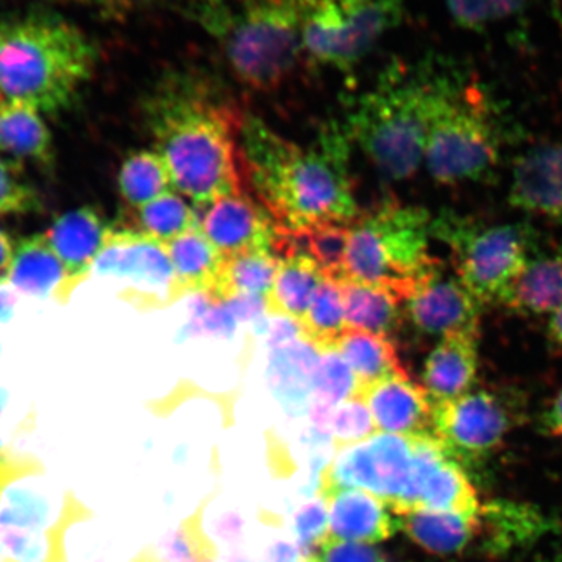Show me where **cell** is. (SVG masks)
<instances>
[{
  "mask_svg": "<svg viewBox=\"0 0 562 562\" xmlns=\"http://www.w3.org/2000/svg\"><path fill=\"white\" fill-rule=\"evenodd\" d=\"M535 0H443L452 20L462 29L482 31L527 9Z\"/></svg>",
  "mask_w": 562,
  "mask_h": 562,
  "instance_id": "37",
  "label": "cell"
},
{
  "mask_svg": "<svg viewBox=\"0 0 562 562\" xmlns=\"http://www.w3.org/2000/svg\"><path fill=\"white\" fill-rule=\"evenodd\" d=\"M547 338H549L550 342L554 344V346L561 347L562 349V305L550 314L549 324H547Z\"/></svg>",
  "mask_w": 562,
  "mask_h": 562,
  "instance_id": "45",
  "label": "cell"
},
{
  "mask_svg": "<svg viewBox=\"0 0 562 562\" xmlns=\"http://www.w3.org/2000/svg\"><path fill=\"white\" fill-rule=\"evenodd\" d=\"M335 351L341 355L353 372L355 391L391 376L406 375L397 346L387 336L347 328L336 344Z\"/></svg>",
  "mask_w": 562,
  "mask_h": 562,
  "instance_id": "26",
  "label": "cell"
},
{
  "mask_svg": "<svg viewBox=\"0 0 562 562\" xmlns=\"http://www.w3.org/2000/svg\"><path fill=\"white\" fill-rule=\"evenodd\" d=\"M543 430L562 441V387L542 414Z\"/></svg>",
  "mask_w": 562,
  "mask_h": 562,
  "instance_id": "42",
  "label": "cell"
},
{
  "mask_svg": "<svg viewBox=\"0 0 562 562\" xmlns=\"http://www.w3.org/2000/svg\"><path fill=\"white\" fill-rule=\"evenodd\" d=\"M35 462L20 460V458L10 457V454L0 452V495L10 486L11 483L18 482L27 473L35 472Z\"/></svg>",
  "mask_w": 562,
  "mask_h": 562,
  "instance_id": "41",
  "label": "cell"
},
{
  "mask_svg": "<svg viewBox=\"0 0 562 562\" xmlns=\"http://www.w3.org/2000/svg\"><path fill=\"white\" fill-rule=\"evenodd\" d=\"M406 0H310L303 54L327 68L350 70L401 25Z\"/></svg>",
  "mask_w": 562,
  "mask_h": 562,
  "instance_id": "9",
  "label": "cell"
},
{
  "mask_svg": "<svg viewBox=\"0 0 562 562\" xmlns=\"http://www.w3.org/2000/svg\"><path fill=\"white\" fill-rule=\"evenodd\" d=\"M480 522L482 531L476 547L490 557H503L531 546L558 527L553 517L538 506L505 498L482 503Z\"/></svg>",
  "mask_w": 562,
  "mask_h": 562,
  "instance_id": "18",
  "label": "cell"
},
{
  "mask_svg": "<svg viewBox=\"0 0 562 562\" xmlns=\"http://www.w3.org/2000/svg\"><path fill=\"white\" fill-rule=\"evenodd\" d=\"M508 201L525 213L562 221V139L541 144L517 158Z\"/></svg>",
  "mask_w": 562,
  "mask_h": 562,
  "instance_id": "14",
  "label": "cell"
},
{
  "mask_svg": "<svg viewBox=\"0 0 562 562\" xmlns=\"http://www.w3.org/2000/svg\"><path fill=\"white\" fill-rule=\"evenodd\" d=\"M7 562H10V561H7Z\"/></svg>",
  "mask_w": 562,
  "mask_h": 562,
  "instance_id": "47",
  "label": "cell"
},
{
  "mask_svg": "<svg viewBox=\"0 0 562 562\" xmlns=\"http://www.w3.org/2000/svg\"><path fill=\"white\" fill-rule=\"evenodd\" d=\"M24 173V165L0 154V217L43 211V199Z\"/></svg>",
  "mask_w": 562,
  "mask_h": 562,
  "instance_id": "35",
  "label": "cell"
},
{
  "mask_svg": "<svg viewBox=\"0 0 562 562\" xmlns=\"http://www.w3.org/2000/svg\"><path fill=\"white\" fill-rule=\"evenodd\" d=\"M398 528L428 553L450 557L476 546L482 531L476 513L431 512L414 508L397 514Z\"/></svg>",
  "mask_w": 562,
  "mask_h": 562,
  "instance_id": "21",
  "label": "cell"
},
{
  "mask_svg": "<svg viewBox=\"0 0 562 562\" xmlns=\"http://www.w3.org/2000/svg\"><path fill=\"white\" fill-rule=\"evenodd\" d=\"M310 0H183L181 14L220 47L244 87L273 91L303 55Z\"/></svg>",
  "mask_w": 562,
  "mask_h": 562,
  "instance_id": "5",
  "label": "cell"
},
{
  "mask_svg": "<svg viewBox=\"0 0 562 562\" xmlns=\"http://www.w3.org/2000/svg\"><path fill=\"white\" fill-rule=\"evenodd\" d=\"M58 5L76 7L106 22H127L160 9L166 0H47Z\"/></svg>",
  "mask_w": 562,
  "mask_h": 562,
  "instance_id": "38",
  "label": "cell"
},
{
  "mask_svg": "<svg viewBox=\"0 0 562 562\" xmlns=\"http://www.w3.org/2000/svg\"><path fill=\"white\" fill-rule=\"evenodd\" d=\"M324 281L316 262L305 255L280 260L279 272L266 295V312L301 324Z\"/></svg>",
  "mask_w": 562,
  "mask_h": 562,
  "instance_id": "28",
  "label": "cell"
},
{
  "mask_svg": "<svg viewBox=\"0 0 562 562\" xmlns=\"http://www.w3.org/2000/svg\"><path fill=\"white\" fill-rule=\"evenodd\" d=\"M166 247L173 269V301L184 294H199L213 301L225 257L201 227L184 233Z\"/></svg>",
  "mask_w": 562,
  "mask_h": 562,
  "instance_id": "22",
  "label": "cell"
},
{
  "mask_svg": "<svg viewBox=\"0 0 562 562\" xmlns=\"http://www.w3.org/2000/svg\"><path fill=\"white\" fill-rule=\"evenodd\" d=\"M347 328L392 338L405 322L403 302L397 295L373 284L339 281Z\"/></svg>",
  "mask_w": 562,
  "mask_h": 562,
  "instance_id": "27",
  "label": "cell"
},
{
  "mask_svg": "<svg viewBox=\"0 0 562 562\" xmlns=\"http://www.w3.org/2000/svg\"><path fill=\"white\" fill-rule=\"evenodd\" d=\"M480 369V328L439 338L424 362L422 386L432 405L453 401L472 391Z\"/></svg>",
  "mask_w": 562,
  "mask_h": 562,
  "instance_id": "17",
  "label": "cell"
},
{
  "mask_svg": "<svg viewBox=\"0 0 562 562\" xmlns=\"http://www.w3.org/2000/svg\"><path fill=\"white\" fill-rule=\"evenodd\" d=\"M139 109L172 188L199 213L244 192L239 143L247 113L220 77L198 66L168 69Z\"/></svg>",
  "mask_w": 562,
  "mask_h": 562,
  "instance_id": "1",
  "label": "cell"
},
{
  "mask_svg": "<svg viewBox=\"0 0 562 562\" xmlns=\"http://www.w3.org/2000/svg\"><path fill=\"white\" fill-rule=\"evenodd\" d=\"M0 154L52 171L57 162L54 135L44 114L29 103L0 99Z\"/></svg>",
  "mask_w": 562,
  "mask_h": 562,
  "instance_id": "20",
  "label": "cell"
},
{
  "mask_svg": "<svg viewBox=\"0 0 562 562\" xmlns=\"http://www.w3.org/2000/svg\"><path fill=\"white\" fill-rule=\"evenodd\" d=\"M431 236L452 251L454 276L483 306L501 305L538 255L535 232L525 224L483 225L441 213L432 217Z\"/></svg>",
  "mask_w": 562,
  "mask_h": 562,
  "instance_id": "8",
  "label": "cell"
},
{
  "mask_svg": "<svg viewBox=\"0 0 562 562\" xmlns=\"http://www.w3.org/2000/svg\"><path fill=\"white\" fill-rule=\"evenodd\" d=\"M501 131L487 91L460 66L441 60L424 161L441 184L490 177L501 161Z\"/></svg>",
  "mask_w": 562,
  "mask_h": 562,
  "instance_id": "6",
  "label": "cell"
},
{
  "mask_svg": "<svg viewBox=\"0 0 562 562\" xmlns=\"http://www.w3.org/2000/svg\"><path fill=\"white\" fill-rule=\"evenodd\" d=\"M98 61L90 36L60 14L27 11L0 20V99L58 116L79 101Z\"/></svg>",
  "mask_w": 562,
  "mask_h": 562,
  "instance_id": "3",
  "label": "cell"
},
{
  "mask_svg": "<svg viewBox=\"0 0 562 562\" xmlns=\"http://www.w3.org/2000/svg\"><path fill=\"white\" fill-rule=\"evenodd\" d=\"M14 247H16V244H14L10 233L5 228L0 227V277H5L7 272H9L11 260H13Z\"/></svg>",
  "mask_w": 562,
  "mask_h": 562,
  "instance_id": "44",
  "label": "cell"
},
{
  "mask_svg": "<svg viewBox=\"0 0 562 562\" xmlns=\"http://www.w3.org/2000/svg\"><path fill=\"white\" fill-rule=\"evenodd\" d=\"M111 227L113 225H109L101 211L92 205H83L66 211L46 232L66 269L65 297L94 271L95 261L109 241Z\"/></svg>",
  "mask_w": 562,
  "mask_h": 562,
  "instance_id": "15",
  "label": "cell"
},
{
  "mask_svg": "<svg viewBox=\"0 0 562 562\" xmlns=\"http://www.w3.org/2000/svg\"><path fill=\"white\" fill-rule=\"evenodd\" d=\"M539 562H562V550L561 552H554L552 554H547V557H542Z\"/></svg>",
  "mask_w": 562,
  "mask_h": 562,
  "instance_id": "46",
  "label": "cell"
},
{
  "mask_svg": "<svg viewBox=\"0 0 562 562\" xmlns=\"http://www.w3.org/2000/svg\"><path fill=\"white\" fill-rule=\"evenodd\" d=\"M117 188L128 210H138L171 191V173L157 151H133L122 161Z\"/></svg>",
  "mask_w": 562,
  "mask_h": 562,
  "instance_id": "31",
  "label": "cell"
},
{
  "mask_svg": "<svg viewBox=\"0 0 562 562\" xmlns=\"http://www.w3.org/2000/svg\"><path fill=\"white\" fill-rule=\"evenodd\" d=\"M94 272L165 288L169 301H173V269L168 247L131 228L111 227L109 241L95 261Z\"/></svg>",
  "mask_w": 562,
  "mask_h": 562,
  "instance_id": "16",
  "label": "cell"
},
{
  "mask_svg": "<svg viewBox=\"0 0 562 562\" xmlns=\"http://www.w3.org/2000/svg\"><path fill=\"white\" fill-rule=\"evenodd\" d=\"M562 305V244L538 254L520 279L506 292L503 308L520 316L552 314Z\"/></svg>",
  "mask_w": 562,
  "mask_h": 562,
  "instance_id": "25",
  "label": "cell"
},
{
  "mask_svg": "<svg viewBox=\"0 0 562 562\" xmlns=\"http://www.w3.org/2000/svg\"><path fill=\"white\" fill-rule=\"evenodd\" d=\"M7 280L20 294L47 299L58 291L61 299L66 286V269L46 233L24 236L14 247Z\"/></svg>",
  "mask_w": 562,
  "mask_h": 562,
  "instance_id": "23",
  "label": "cell"
},
{
  "mask_svg": "<svg viewBox=\"0 0 562 562\" xmlns=\"http://www.w3.org/2000/svg\"><path fill=\"white\" fill-rule=\"evenodd\" d=\"M355 391V376L349 364L335 350L321 353L314 379L313 405L335 408L349 401Z\"/></svg>",
  "mask_w": 562,
  "mask_h": 562,
  "instance_id": "36",
  "label": "cell"
},
{
  "mask_svg": "<svg viewBox=\"0 0 562 562\" xmlns=\"http://www.w3.org/2000/svg\"><path fill=\"white\" fill-rule=\"evenodd\" d=\"M321 353L301 338L273 347L269 364V383L288 412L302 414L314 392Z\"/></svg>",
  "mask_w": 562,
  "mask_h": 562,
  "instance_id": "24",
  "label": "cell"
},
{
  "mask_svg": "<svg viewBox=\"0 0 562 562\" xmlns=\"http://www.w3.org/2000/svg\"><path fill=\"white\" fill-rule=\"evenodd\" d=\"M305 558L306 562H390L375 546L342 541L331 535L322 539Z\"/></svg>",
  "mask_w": 562,
  "mask_h": 562,
  "instance_id": "39",
  "label": "cell"
},
{
  "mask_svg": "<svg viewBox=\"0 0 562 562\" xmlns=\"http://www.w3.org/2000/svg\"><path fill=\"white\" fill-rule=\"evenodd\" d=\"M299 328H301L303 339L312 344L319 353L335 350L336 344L347 331L342 291L339 283L325 279L322 281L308 312L299 324Z\"/></svg>",
  "mask_w": 562,
  "mask_h": 562,
  "instance_id": "32",
  "label": "cell"
},
{
  "mask_svg": "<svg viewBox=\"0 0 562 562\" xmlns=\"http://www.w3.org/2000/svg\"><path fill=\"white\" fill-rule=\"evenodd\" d=\"M312 417L317 428L333 436L338 450L366 441L379 432L369 409L353 398L335 408L313 405Z\"/></svg>",
  "mask_w": 562,
  "mask_h": 562,
  "instance_id": "33",
  "label": "cell"
},
{
  "mask_svg": "<svg viewBox=\"0 0 562 562\" xmlns=\"http://www.w3.org/2000/svg\"><path fill=\"white\" fill-rule=\"evenodd\" d=\"M350 225L324 224L303 232L305 255L316 262L325 280L336 281V283L344 280Z\"/></svg>",
  "mask_w": 562,
  "mask_h": 562,
  "instance_id": "34",
  "label": "cell"
},
{
  "mask_svg": "<svg viewBox=\"0 0 562 562\" xmlns=\"http://www.w3.org/2000/svg\"><path fill=\"white\" fill-rule=\"evenodd\" d=\"M371 413L379 432L401 436L432 435V402L422 384L406 375L391 376L351 395Z\"/></svg>",
  "mask_w": 562,
  "mask_h": 562,
  "instance_id": "13",
  "label": "cell"
},
{
  "mask_svg": "<svg viewBox=\"0 0 562 562\" xmlns=\"http://www.w3.org/2000/svg\"><path fill=\"white\" fill-rule=\"evenodd\" d=\"M484 306L465 290L457 276L442 268L403 303L405 321L422 335L442 336L480 328Z\"/></svg>",
  "mask_w": 562,
  "mask_h": 562,
  "instance_id": "12",
  "label": "cell"
},
{
  "mask_svg": "<svg viewBox=\"0 0 562 562\" xmlns=\"http://www.w3.org/2000/svg\"><path fill=\"white\" fill-rule=\"evenodd\" d=\"M441 60L392 63L349 103L344 128L386 181H405L419 171Z\"/></svg>",
  "mask_w": 562,
  "mask_h": 562,
  "instance_id": "4",
  "label": "cell"
},
{
  "mask_svg": "<svg viewBox=\"0 0 562 562\" xmlns=\"http://www.w3.org/2000/svg\"><path fill=\"white\" fill-rule=\"evenodd\" d=\"M239 150L244 183L281 231L350 225L360 217L350 177V138L339 122L325 124L316 140L302 147L247 114Z\"/></svg>",
  "mask_w": 562,
  "mask_h": 562,
  "instance_id": "2",
  "label": "cell"
},
{
  "mask_svg": "<svg viewBox=\"0 0 562 562\" xmlns=\"http://www.w3.org/2000/svg\"><path fill=\"white\" fill-rule=\"evenodd\" d=\"M279 268L280 258L269 251L225 258L213 302L227 303L238 295H260L266 299Z\"/></svg>",
  "mask_w": 562,
  "mask_h": 562,
  "instance_id": "30",
  "label": "cell"
},
{
  "mask_svg": "<svg viewBox=\"0 0 562 562\" xmlns=\"http://www.w3.org/2000/svg\"><path fill=\"white\" fill-rule=\"evenodd\" d=\"M201 231L225 258L255 251L273 254L276 224L250 192L227 195L210 205L202 213Z\"/></svg>",
  "mask_w": 562,
  "mask_h": 562,
  "instance_id": "11",
  "label": "cell"
},
{
  "mask_svg": "<svg viewBox=\"0 0 562 562\" xmlns=\"http://www.w3.org/2000/svg\"><path fill=\"white\" fill-rule=\"evenodd\" d=\"M295 528H297L299 539H301L302 553L308 554L322 539L330 535L327 506L322 502L306 505L297 514Z\"/></svg>",
  "mask_w": 562,
  "mask_h": 562,
  "instance_id": "40",
  "label": "cell"
},
{
  "mask_svg": "<svg viewBox=\"0 0 562 562\" xmlns=\"http://www.w3.org/2000/svg\"><path fill=\"white\" fill-rule=\"evenodd\" d=\"M431 221L427 210L395 201L361 213L350 225L344 280L373 284L408 301L442 268L430 251Z\"/></svg>",
  "mask_w": 562,
  "mask_h": 562,
  "instance_id": "7",
  "label": "cell"
},
{
  "mask_svg": "<svg viewBox=\"0 0 562 562\" xmlns=\"http://www.w3.org/2000/svg\"><path fill=\"white\" fill-rule=\"evenodd\" d=\"M18 295L20 292L11 286L7 277H0V325L9 324L13 319Z\"/></svg>",
  "mask_w": 562,
  "mask_h": 562,
  "instance_id": "43",
  "label": "cell"
},
{
  "mask_svg": "<svg viewBox=\"0 0 562 562\" xmlns=\"http://www.w3.org/2000/svg\"><path fill=\"white\" fill-rule=\"evenodd\" d=\"M512 398L501 391H471L432 405V436L460 464L487 460L516 425Z\"/></svg>",
  "mask_w": 562,
  "mask_h": 562,
  "instance_id": "10",
  "label": "cell"
},
{
  "mask_svg": "<svg viewBox=\"0 0 562 562\" xmlns=\"http://www.w3.org/2000/svg\"><path fill=\"white\" fill-rule=\"evenodd\" d=\"M132 211L127 222L121 227L131 228L165 246L176 241L184 233L201 227V214L179 192H166L155 201Z\"/></svg>",
  "mask_w": 562,
  "mask_h": 562,
  "instance_id": "29",
  "label": "cell"
},
{
  "mask_svg": "<svg viewBox=\"0 0 562 562\" xmlns=\"http://www.w3.org/2000/svg\"><path fill=\"white\" fill-rule=\"evenodd\" d=\"M324 505L330 535L342 541L375 546L398 530L397 516L372 492L350 487L336 492Z\"/></svg>",
  "mask_w": 562,
  "mask_h": 562,
  "instance_id": "19",
  "label": "cell"
}]
</instances>
